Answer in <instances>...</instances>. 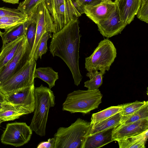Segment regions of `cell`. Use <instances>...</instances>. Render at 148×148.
<instances>
[{"mask_svg":"<svg viewBox=\"0 0 148 148\" xmlns=\"http://www.w3.org/2000/svg\"><path fill=\"white\" fill-rule=\"evenodd\" d=\"M26 40L25 35L11 42L2 47L0 53V69L14 56Z\"/></svg>","mask_w":148,"mask_h":148,"instance_id":"2e32d148","label":"cell"},{"mask_svg":"<svg viewBox=\"0 0 148 148\" xmlns=\"http://www.w3.org/2000/svg\"><path fill=\"white\" fill-rule=\"evenodd\" d=\"M102 96L99 89L74 91L67 95L62 105V110L71 113H88L98 108Z\"/></svg>","mask_w":148,"mask_h":148,"instance_id":"277c9868","label":"cell"},{"mask_svg":"<svg viewBox=\"0 0 148 148\" xmlns=\"http://www.w3.org/2000/svg\"><path fill=\"white\" fill-rule=\"evenodd\" d=\"M123 110L122 105L112 106L92 114L90 125L103 121L121 112Z\"/></svg>","mask_w":148,"mask_h":148,"instance_id":"44dd1931","label":"cell"},{"mask_svg":"<svg viewBox=\"0 0 148 148\" xmlns=\"http://www.w3.org/2000/svg\"><path fill=\"white\" fill-rule=\"evenodd\" d=\"M28 19L27 16H6L0 17V28L7 29L23 23Z\"/></svg>","mask_w":148,"mask_h":148,"instance_id":"cb8c5ba5","label":"cell"},{"mask_svg":"<svg viewBox=\"0 0 148 148\" xmlns=\"http://www.w3.org/2000/svg\"><path fill=\"white\" fill-rule=\"evenodd\" d=\"M34 77L39 78L46 82L50 89L55 86L56 81L59 78L58 73L50 67L36 68Z\"/></svg>","mask_w":148,"mask_h":148,"instance_id":"ffe728a7","label":"cell"},{"mask_svg":"<svg viewBox=\"0 0 148 148\" xmlns=\"http://www.w3.org/2000/svg\"><path fill=\"white\" fill-rule=\"evenodd\" d=\"M56 141L54 138H49L47 141H43L38 145L37 148H55Z\"/></svg>","mask_w":148,"mask_h":148,"instance_id":"1f68e13d","label":"cell"},{"mask_svg":"<svg viewBox=\"0 0 148 148\" xmlns=\"http://www.w3.org/2000/svg\"><path fill=\"white\" fill-rule=\"evenodd\" d=\"M114 2L120 20L127 25L129 24L137 14L141 0H115Z\"/></svg>","mask_w":148,"mask_h":148,"instance_id":"4fadbf2b","label":"cell"},{"mask_svg":"<svg viewBox=\"0 0 148 148\" xmlns=\"http://www.w3.org/2000/svg\"><path fill=\"white\" fill-rule=\"evenodd\" d=\"M2 32H1V31L0 30V36H1L2 34Z\"/></svg>","mask_w":148,"mask_h":148,"instance_id":"8d00e7d4","label":"cell"},{"mask_svg":"<svg viewBox=\"0 0 148 148\" xmlns=\"http://www.w3.org/2000/svg\"><path fill=\"white\" fill-rule=\"evenodd\" d=\"M29 18L30 20V23L28 26L25 34V36L26 37L28 51L30 54L33 48L35 39L36 25L32 19Z\"/></svg>","mask_w":148,"mask_h":148,"instance_id":"484cf974","label":"cell"},{"mask_svg":"<svg viewBox=\"0 0 148 148\" xmlns=\"http://www.w3.org/2000/svg\"><path fill=\"white\" fill-rule=\"evenodd\" d=\"M29 55L26 40L14 56L0 69V85L21 69L28 60Z\"/></svg>","mask_w":148,"mask_h":148,"instance_id":"ba28073f","label":"cell"},{"mask_svg":"<svg viewBox=\"0 0 148 148\" xmlns=\"http://www.w3.org/2000/svg\"><path fill=\"white\" fill-rule=\"evenodd\" d=\"M36 60L34 58L27 60L15 74L0 85V90L5 95L34 84Z\"/></svg>","mask_w":148,"mask_h":148,"instance_id":"8992f818","label":"cell"},{"mask_svg":"<svg viewBox=\"0 0 148 148\" xmlns=\"http://www.w3.org/2000/svg\"><path fill=\"white\" fill-rule=\"evenodd\" d=\"M34 84L28 87L5 95V101L23 106L34 112L35 101Z\"/></svg>","mask_w":148,"mask_h":148,"instance_id":"8fae6325","label":"cell"},{"mask_svg":"<svg viewBox=\"0 0 148 148\" xmlns=\"http://www.w3.org/2000/svg\"><path fill=\"white\" fill-rule=\"evenodd\" d=\"M33 111L23 106L5 102L0 110V119L3 121L14 120Z\"/></svg>","mask_w":148,"mask_h":148,"instance_id":"5bb4252c","label":"cell"},{"mask_svg":"<svg viewBox=\"0 0 148 148\" xmlns=\"http://www.w3.org/2000/svg\"><path fill=\"white\" fill-rule=\"evenodd\" d=\"M5 102V95L0 90V103H4Z\"/></svg>","mask_w":148,"mask_h":148,"instance_id":"e575fe53","label":"cell"},{"mask_svg":"<svg viewBox=\"0 0 148 148\" xmlns=\"http://www.w3.org/2000/svg\"><path fill=\"white\" fill-rule=\"evenodd\" d=\"M137 16L140 20L148 23V0L141 1L140 6L137 13Z\"/></svg>","mask_w":148,"mask_h":148,"instance_id":"f546056e","label":"cell"},{"mask_svg":"<svg viewBox=\"0 0 148 148\" xmlns=\"http://www.w3.org/2000/svg\"><path fill=\"white\" fill-rule=\"evenodd\" d=\"M40 0H24L19 4L17 9L28 17L32 9Z\"/></svg>","mask_w":148,"mask_h":148,"instance_id":"f1b7e54d","label":"cell"},{"mask_svg":"<svg viewBox=\"0 0 148 148\" xmlns=\"http://www.w3.org/2000/svg\"><path fill=\"white\" fill-rule=\"evenodd\" d=\"M144 0H141V1H144Z\"/></svg>","mask_w":148,"mask_h":148,"instance_id":"f35d334b","label":"cell"},{"mask_svg":"<svg viewBox=\"0 0 148 148\" xmlns=\"http://www.w3.org/2000/svg\"><path fill=\"white\" fill-rule=\"evenodd\" d=\"M30 23V20L28 18L27 21L23 23L5 30V31L2 32L1 36L3 43L2 47L9 42L25 35Z\"/></svg>","mask_w":148,"mask_h":148,"instance_id":"e0dca14e","label":"cell"},{"mask_svg":"<svg viewBox=\"0 0 148 148\" xmlns=\"http://www.w3.org/2000/svg\"><path fill=\"white\" fill-rule=\"evenodd\" d=\"M79 32L78 18H73L60 31L53 34L49 47L53 56L60 58L66 64L77 86L82 78L79 65Z\"/></svg>","mask_w":148,"mask_h":148,"instance_id":"6da1fadb","label":"cell"},{"mask_svg":"<svg viewBox=\"0 0 148 148\" xmlns=\"http://www.w3.org/2000/svg\"><path fill=\"white\" fill-rule=\"evenodd\" d=\"M3 121L1 120L0 119V124H1L2 122H3Z\"/></svg>","mask_w":148,"mask_h":148,"instance_id":"74e56055","label":"cell"},{"mask_svg":"<svg viewBox=\"0 0 148 148\" xmlns=\"http://www.w3.org/2000/svg\"><path fill=\"white\" fill-rule=\"evenodd\" d=\"M84 13L96 24L108 18L116 10L114 2L111 0H103L93 6H84Z\"/></svg>","mask_w":148,"mask_h":148,"instance_id":"9c48e42d","label":"cell"},{"mask_svg":"<svg viewBox=\"0 0 148 148\" xmlns=\"http://www.w3.org/2000/svg\"><path fill=\"white\" fill-rule=\"evenodd\" d=\"M35 106L33 116L29 126L32 131L41 136L45 135L49 110L55 105V97L49 88L41 85L35 87Z\"/></svg>","mask_w":148,"mask_h":148,"instance_id":"7a4b0ae2","label":"cell"},{"mask_svg":"<svg viewBox=\"0 0 148 148\" xmlns=\"http://www.w3.org/2000/svg\"><path fill=\"white\" fill-rule=\"evenodd\" d=\"M105 71H96L92 73L88 72L86 76L89 77L90 80L85 82L84 86L87 88L88 90H95L98 89L102 84L103 75Z\"/></svg>","mask_w":148,"mask_h":148,"instance_id":"7402d4cb","label":"cell"},{"mask_svg":"<svg viewBox=\"0 0 148 148\" xmlns=\"http://www.w3.org/2000/svg\"><path fill=\"white\" fill-rule=\"evenodd\" d=\"M148 101H136L122 105L123 110L120 112L123 117H128L132 114L144 106Z\"/></svg>","mask_w":148,"mask_h":148,"instance_id":"d4e9b609","label":"cell"},{"mask_svg":"<svg viewBox=\"0 0 148 148\" xmlns=\"http://www.w3.org/2000/svg\"><path fill=\"white\" fill-rule=\"evenodd\" d=\"M113 43L108 39L101 40L93 53L85 58V67L90 73L99 70L109 71L116 56Z\"/></svg>","mask_w":148,"mask_h":148,"instance_id":"5b68a950","label":"cell"},{"mask_svg":"<svg viewBox=\"0 0 148 148\" xmlns=\"http://www.w3.org/2000/svg\"><path fill=\"white\" fill-rule=\"evenodd\" d=\"M147 118H148V101L130 116L125 117H121L120 124H126Z\"/></svg>","mask_w":148,"mask_h":148,"instance_id":"603a6c76","label":"cell"},{"mask_svg":"<svg viewBox=\"0 0 148 148\" xmlns=\"http://www.w3.org/2000/svg\"><path fill=\"white\" fill-rule=\"evenodd\" d=\"M121 117L120 112L106 119L90 125L91 128L87 135L115 127L120 124Z\"/></svg>","mask_w":148,"mask_h":148,"instance_id":"d6986e66","label":"cell"},{"mask_svg":"<svg viewBox=\"0 0 148 148\" xmlns=\"http://www.w3.org/2000/svg\"><path fill=\"white\" fill-rule=\"evenodd\" d=\"M91 128L90 122L80 118L68 127H60L54 136L55 148H83Z\"/></svg>","mask_w":148,"mask_h":148,"instance_id":"3957f363","label":"cell"},{"mask_svg":"<svg viewBox=\"0 0 148 148\" xmlns=\"http://www.w3.org/2000/svg\"><path fill=\"white\" fill-rule=\"evenodd\" d=\"M4 2L10 3H12V4H15L18 3H19V0H2Z\"/></svg>","mask_w":148,"mask_h":148,"instance_id":"836d02e7","label":"cell"},{"mask_svg":"<svg viewBox=\"0 0 148 148\" xmlns=\"http://www.w3.org/2000/svg\"><path fill=\"white\" fill-rule=\"evenodd\" d=\"M3 103H0V110H1L3 107Z\"/></svg>","mask_w":148,"mask_h":148,"instance_id":"d590c367","label":"cell"},{"mask_svg":"<svg viewBox=\"0 0 148 148\" xmlns=\"http://www.w3.org/2000/svg\"><path fill=\"white\" fill-rule=\"evenodd\" d=\"M148 137V130L116 141L120 148H145Z\"/></svg>","mask_w":148,"mask_h":148,"instance_id":"ac0fdd59","label":"cell"},{"mask_svg":"<svg viewBox=\"0 0 148 148\" xmlns=\"http://www.w3.org/2000/svg\"><path fill=\"white\" fill-rule=\"evenodd\" d=\"M32 132L29 126L25 123H9L1 136V141L5 144L20 147L29 141Z\"/></svg>","mask_w":148,"mask_h":148,"instance_id":"52a82bcc","label":"cell"},{"mask_svg":"<svg viewBox=\"0 0 148 148\" xmlns=\"http://www.w3.org/2000/svg\"><path fill=\"white\" fill-rule=\"evenodd\" d=\"M6 16H27L17 9L0 7V17Z\"/></svg>","mask_w":148,"mask_h":148,"instance_id":"4dcf8cb0","label":"cell"},{"mask_svg":"<svg viewBox=\"0 0 148 148\" xmlns=\"http://www.w3.org/2000/svg\"><path fill=\"white\" fill-rule=\"evenodd\" d=\"M114 128L87 135L85 139L83 148H98L113 141L112 137Z\"/></svg>","mask_w":148,"mask_h":148,"instance_id":"9a60e30c","label":"cell"},{"mask_svg":"<svg viewBox=\"0 0 148 148\" xmlns=\"http://www.w3.org/2000/svg\"><path fill=\"white\" fill-rule=\"evenodd\" d=\"M79 5L84 7V6H93L96 5L103 0H75Z\"/></svg>","mask_w":148,"mask_h":148,"instance_id":"d6a6232c","label":"cell"},{"mask_svg":"<svg viewBox=\"0 0 148 148\" xmlns=\"http://www.w3.org/2000/svg\"><path fill=\"white\" fill-rule=\"evenodd\" d=\"M127 25L120 20L116 9L108 18L97 24L100 33L107 38L121 33Z\"/></svg>","mask_w":148,"mask_h":148,"instance_id":"7c38bea8","label":"cell"},{"mask_svg":"<svg viewBox=\"0 0 148 148\" xmlns=\"http://www.w3.org/2000/svg\"><path fill=\"white\" fill-rule=\"evenodd\" d=\"M45 0L47 7L54 23L56 20L59 7L61 4L64 3L70 0Z\"/></svg>","mask_w":148,"mask_h":148,"instance_id":"83f0119b","label":"cell"},{"mask_svg":"<svg viewBox=\"0 0 148 148\" xmlns=\"http://www.w3.org/2000/svg\"><path fill=\"white\" fill-rule=\"evenodd\" d=\"M148 130V118L126 124H119L113 130V141L123 139Z\"/></svg>","mask_w":148,"mask_h":148,"instance_id":"30bf717a","label":"cell"},{"mask_svg":"<svg viewBox=\"0 0 148 148\" xmlns=\"http://www.w3.org/2000/svg\"><path fill=\"white\" fill-rule=\"evenodd\" d=\"M51 33L50 32H46L42 35L38 46L37 52L35 59L36 61L39 58H41L42 55L47 52V41L48 39L52 37Z\"/></svg>","mask_w":148,"mask_h":148,"instance_id":"4316f807","label":"cell"}]
</instances>
